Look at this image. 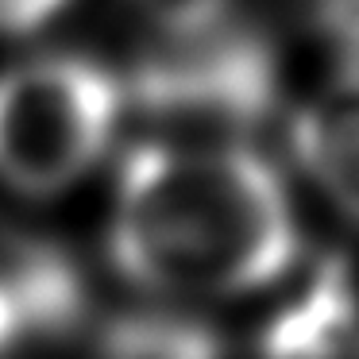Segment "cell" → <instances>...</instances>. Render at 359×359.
<instances>
[{"label": "cell", "instance_id": "6da1fadb", "mask_svg": "<svg viewBox=\"0 0 359 359\" xmlns=\"http://www.w3.org/2000/svg\"><path fill=\"white\" fill-rule=\"evenodd\" d=\"M109 251L155 294H251L294 266V205L278 170L240 140H151L116 174Z\"/></svg>", "mask_w": 359, "mask_h": 359}, {"label": "cell", "instance_id": "7a4b0ae2", "mask_svg": "<svg viewBox=\"0 0 359 359\" xmlns=\"http://www.w3.org/2000/svg\"><path fill=\"white\" fill-rule=\"evenodd\" d=\"M128 97L101 62L43 55L0 74V182L55 197L104 158Z\"/></svg>", "mask_w": 359, "mask_h": 359}, {"label": "cell", "instance_id": "3957f363", "mask_svg": "<svg viewBox=\"0 0 359 359\" xmlns=\"http://www.w3.org/2000/svg\"><path fill=\"white\" fill-rule=\"evenodd\" d=\"M274 86L278 70L266 39L217 16L166 32L132 70L124 97L155 124L186 132L178 140H240L266 120Z\"/></svg>", "mask_w": 359, "mask_h": 359}, {"label": "cell", "instance_id": "277c9868", "mask_svg": "<svg viewBox=\"0 0 359 359\" xmlns=\"http://www.w3.org/2000/svg\"><path fill=\"white\" fill-rule=\"evenodd\" d=\"M290 143L313 186L359 224V62H344L305 97Z\"/></svg>", "mask_w": 359, "mask_h": 359}, {"label": "cell", "instance_id": "5b68a950", "mask_svg": "<svg viewBox=\"0 0 359 359\" xmlns=\"http://www.w3.org/2000/svg\"><path fill=\"white\" fill-rule=\"evenodd\" d=\"M86 309V290L62 251L12 243L0 255V359L39 336H58Z\"/></svg>", "mask_w": 359, "mask_h": 359}, {"label": "cell", "instance_id": "8992f818", "mask_svg": "<svg viewBox=\"0 0 359 359\" xmlns=\"http://www.w3.org/2000/svg\"><path fill=\"white\" fill-rule=\"evenodd\" d=\"M263 359H359V297L340 263H320L263 332Z\"/></svg>", "mask_w": 359, "mask_h": 359}, {"label": "cell", "instance_id": "52a82bcc", "mask_svg": "<svg viewBox=\"0 0 359 359\" xmlns=\"http://www.w3.org/2000/svg\"><path fill=\"white\" fill-rule=\"evenodd\" d=\"M101 359H224L209 325L182 313H124L101 336Z\"/></svg>", "mask_w": 359, "mask_h": 359}, {"label": "cell", "instance_id": "ba28073f", "mask_svg": "<svg viewBox=\"0 0 359 359\" xmlns=\"http://www.w3.org/2000/svg\"><path fill=\"white\" fill-rule=\"evenodd\" d=\"M163 32H186V27H201L209 20L224 16L228 0H135Z\"/></svg>", "mask_w": 359, "mask_h": 359}, {"label": "cell", "instance_id": "9c48e42d", "mask_svg": "<svg viewBox=\"0 0 359 359\" xmlns=\"http://www.w3.org/2000/svg\"><path fill=\"white\" fill-rule=\"evenodd\" d=\"M70 0H0V35H35L66 12Z\"/></svg>", "mask_w": 359, "mask_h": 359}]
</instances>
